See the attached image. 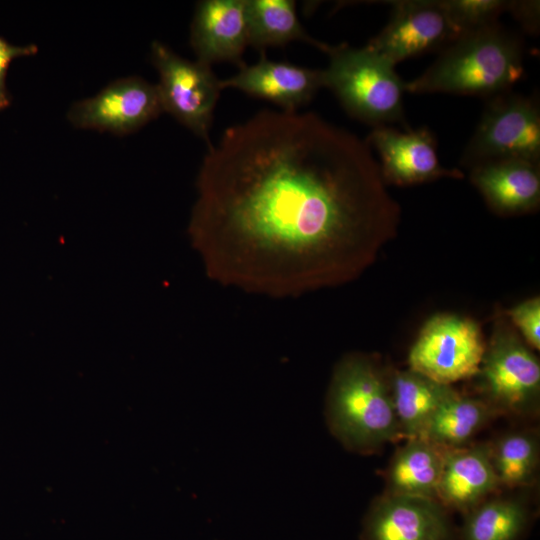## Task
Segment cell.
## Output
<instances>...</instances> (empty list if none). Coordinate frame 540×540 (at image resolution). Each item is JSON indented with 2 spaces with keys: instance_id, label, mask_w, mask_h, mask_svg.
I'll list each match as a JSON object with an SVG mask.
<instances>
[{
  "instance_id": "26",
  "label": "cell",
  "mask_w": 540,
  "mask_h": 540,
  "mask_svg": "<svg viewBox=\"0 0 540 540\" xmlns=\"http://www.w3.org/2000/svg\"><path fill=\"white\" fill-rule=\"evenodd\" d=\"M521 28L529 34L536 35L540 27V4L534 0H510L508 9Z\"/></svg>"
},
{
  "instance_id": "7",
  "label": "cell",
  "mask_w": 540,
  "mask_h": 540,
  "mask_svg": "<svg viewBox=\"0 0 540 540\" xmlns=\"http://www.w3.org/2000/svg\"><path fill=\"white\" fill-rule=\"evenodd\" d=\"M485 348L481 328L474 320L438 314L425 323L411 347L409 369L452 385L477 375Z\"/></svg>"
},
{
  "instance_id": "17",
  "label": "cell",
  "mask_w": 540,
  "mask_h": 540,
  "mask_svg": "<svg viewBox=\"0 0 540 540\" xmlns=\"http://www.w3.org/2000/svg\"><path fill=\"white\" fill-rule=\"evenodd\" d=\"M444 451L421 437L406 439L386 470L384 493L436 500Z\"/></svg>"
},
{
  "instance_id": "2",
  "label": "cell",
  "mask_w": 540,
  "mask_h": 540,
  "mask_svg": "<svg viewBox=\"0 0 540 540\" xmlns=\"http://www.w3.org/2000/svg\"><path fill=\"white\" fill-rule=\"evenodd\" d=\"M523 60V39L496 22L458 36L405 90L489 99L511 91L524 75Z\"/></svg>"
},
{
  "instance_id": "4",
  "label": "cell",
  "mask_w": 540,
  "mask_h": 540,
  "mask_svg": "<svg viewBox=\"0 0 540 540\" xmlns=\"http://www.w3.org/2000/svg\"><path fill=\"white\" fill-rule=\"evenodd\" d=\"M329 64L323 69L324 87L330 89L353 118L377 126L405 124V81L395 66L368 49L331 45Z\"/></svg>"
},
{
  "instance_id": "6",
  "label": "cell",
  "mask_w": 540,
  "mask_h": 540,
  "mask_svg": "<svg viewBox=\"0 0 540 540\" xmlns=\"http://www.w3.org/2000/svg\"><path fill=\"white\" fill-rule=\"evenodd\" d=\"M496 325L476 375L481 398L498 415H535L539 409V360L505 322Z\"/></svg>"
},
{
  "instance_id": "20",
  "label": "cell",
  "mask_w": 540,
  "mask_h": 540,
  "mask_svg": "<svg viewBox=\"0 0 540 540\" xmlns=\"http://www.w3.org/2000/svg\"><path fill=\"white\" fill-rule=\"evenodd\" d=\"M496 415L481 397L456 392L436 410L421 438L443 449L462 448Z\"/></svg>"
},
{
  "instance_id": "1",
  "label": "cell",
  "mask_w": 540,
  "mask_h": 540,
  "mask_svg": "<svg viewBox=\"0 0 540 540\" xmlns=\"http://www.w3.org/2000/svg\"><path fill=\"white\" fill-rule=\"evenodd\" d=\"M196 190L188 235L207 277L270 298L355 280L400 224L371 147L313 112L228 127Z\"/></svg>"
},
{
  "instance_id": "13",
  "label": "cell",
  "mask_w": 540,
  "mask_h": 540,
  "mask_svg": "<svg viewBox=\"0 0 540 540\" xmlns=\"http://www.w3.org/2000/svg\"><path fill=\"white\" fill-rule=\"evenodd\" d=\"M221 86L269 101L281 111L296 112L324 87L323 70L269 60L263 51L255 64L239 67L238 73L221 80Z\"/></svg>"
},
{
  "instance_id": "9",
  "label": "cell",
  "mask_w": 540,
  "mask_h": 540,
  "mask_svg": "<svg viewBox=\"0 0 540 540\" xmlns=\"http://www.w3.org/2000/svg\"><path fill=\"white\" fill-rule=\"evenodd\" d=\"M163 112L157 85L131 76L109 83L95 96L75 102L67 118L76 128L127 135Z\"/></svg>"
},
{
  "instance_id": "16",
  "label": "cell",
  "mask_w": 540,
  "mask_h": 540,
  "mask_svg": "<svg viewBox=\"0 0 540 540\" xmlns=\"http://www.w3.org/2000/svg\"><path fill=\"white\" fill-rule=\"evenodd\" d=\"M470 180L497 213L513 215L535 210L540 202V164L499 159L471 167Z\"/></svg>"
},
{
  "instance_id": "12",
  "label": "cell",
  "mask_w": 540,
  "mask_h": 540,
  "mask_svg": "<svg viewBox=\"0 0 540 540\" xmlns=\"http://www.w3.org/2000/svg\"><path fill=\"white\" fill-rule=\"evenodd\" d=\"M365 141L379 156L378 165L386 184L408 186L442 177H463L460 170L441 165L436 138L427 127L400 131L377 126Z\"/></svg>"
},
{
  "instance_id": "8",
  "label": "cell",
  "mask_w": 540,
  "mask_h": 540,
  "mask_svg": "<svg viewBox=\"0 0 540 540\" xmlns=\"http://www.w3.org/2000/svg\"><path fill=\"white\" fill-rule=\"evenodd\" d=\"M151 62L159 73L163 111L210 145L213 114L223 90L221 79L210 65L185 59L160 41L151 44Z\"/></svg>"
},
{
  "instance_id": "25",
  "label": "cell",
  "mask_w": 540,
  "mask_h": 540,
  "mask_svg": "<svg viewBox=\"0 0 540 540\" xmlns=\"http://www.w3.org/2000/svg\"><path fill=\"white\" fill-rule=\"evenodd\" d=\"M38 47L34 44L16 46L0 37V111L10 105L11 97L6 86V76L11 62L24 56L36 54Z\"/></svg>"
},
{
  "instance_id": "21",
  "label": "cell",
  "mask_w": 540,
  "mask_h": 540,
  "mask_svg": "<svg viewBox=\"0 0 540 540\" xmlns=\"http://www.w3.org/2000/svg\"><path fill=\"white\" fill-rule=\"evenodd\" d=\"M531 511L519 498L493 497L464 514L457 540H519Z\"/></svg>"
},
{
  "instance_id": "5",
  "label": "cell",
  "mask_w": 540,
  "mask_h": 540,
  "mask_svg": "<svg viewBox=\"0 0 540 540\" xmlns=\"http://www.w3.org/2000/svg\"><path fill=\"white\" fill-rule=\"evenodd\" d=\"M499 159L540 164V103L536 94L508 91L488 99L461 163L471 168Z\"/></svg>"
},
{
  "instance_id": "23",
  "label": "cell",
  "mask_w": 540,
  "mask_h": 540,
  "mask_svg": "<svg viewBox=\"0 0 540 540\" xmlns=\"http://www.w3.org/2000/svg\"><path fill=\"white\" fill-rule=\"evenodd\" d=\"M458 36L498 22L507 12V0H439Z\"/></svg>"
},
{
  "instance_id": "24",
  "label": "cell",
  "mask_w": 540,
  "mask_h": 540,
  "mask_svg": "<svg viewBox=\"0 0 540 540\" xmlns=\"http://www.w3.org/2000/svg\"><path fill=\"white\" fill-rule=\"evenodd\" d=\"M508 317L521 333L525 343L540 349V299H527L507 311Z\"/></svg>"
},
{
  "instance_id": "22",
  "label": "cell",
  "mask_w": 540,
  "mask_h": 540,
  "mask_svg": "<svg viewBox=\"0 0 540 540\" xmlns=\"http://www.w3.org/2000/svg\"><path fill=\"white\" fill-rule=\"evenodd\" d=\"M490 457L499 488L529 486L538 472V437L530 431L507 433L490 443Z\"/></svg>"
},
{
  "instance_id": "14",
  "label": "cell",
  "mask_w": 540,
  "mask_h": 540,
  "mask_svg": "<svg viewBox=\"0 0 540 540\" xmlns=\"http://www.w3.org/2000/svg\"><path fill=\"white\" fill-rule=\"evenodd\" d=\"M190 45L197 60L212 66L229 62L241 67L248 42L245 0H203L196 5Z\"/></svg>"
},
{
  "instance_id": "18",
  "label": "cell",
  "mask_w": 540,
  "mask_h": 540,
  "mask_svg": "<svg viewBox=\"0 0 540 540\" xmlns=\"http://www.w3.org/2000/svg\"><path fill=\"white\" fill-rule=\"evenodd\" d=\"M391 399L402 439L421 437L436 410L457 391L411 369L389 379Z\"/></svg>"
},
{
  "instance_id": "3",
  "label": "cell",
  "mask_w": 540,
  "mask_h": 540,
  "mask_svg": "<svg viewBox=\"0 0 540 540\" xmlns=\"http://www.w3.org/2000/svg\"><path fill=\"white\" fill-rule=\"evenodd\" d=\"M332 435L349 451L371 454L401 438L389 379L376 359L349 353L335 365L325 400Z\"/></svg>"
},
{
  "instance_id": "15",
  "label": "cell",
  "mask_w": 540,
  "mask_h": 540,
  "mask_svg": "<svg viewBox=\"0 0 540 540\" xmlns=\"http://www.w3.org/2000/svg\"><path fill=\"white\" fill-rule=\"evenodd\" d=\"M498 489L491 463L490 443L445 449L436 500L448 511L464 515Z\"/></svg>"
},
{
  "instance_id": "11",
  "label": "cell",
  "mask_w": 540,
  "mask_h": 540,
  "mask_svg": "<svg viewBox=\"0 0 540 540\" xmlns=\"http://www.w3.org/2000/svg\"><path fill=\"white\" fill-rule=\"evenodd\" d=\"M360 540H456L449 511L437 500L384 493L363 517Z\"/></svg>"
},
{
  "instance_id": "10",
  "label": "cell",
  "mask_w": 540,
  "mask_h": 540,
  "mask_svg": "<svg viewBox=\"0 0 540 540\" xmlns=\"http://www.w3.org/2000/svg\"><path fill=\"white\" fill-rule=\"evenodd\" d=\"M390 5L389 21L365 46L393 66L442 50L458 37L439 0H397Z\"/></svg>"
},
{
  "instance_id": "19",
  "label": "cell",
  "mask_w": 540,
  "mask_h": 540,
  "mask_svg": "<svg viewBox=\"0 0 540 540\" xmlns=\"http://www.w3.org/2000/svg\"><path fill=\"white\" fill-rule=\"evenodd\" d=\"M249 45L265 51L267 47L284 46L303 41L328 53L330 44L313 38L304 29L292 0H245Z\"/></svg>"
}]
</instances>
